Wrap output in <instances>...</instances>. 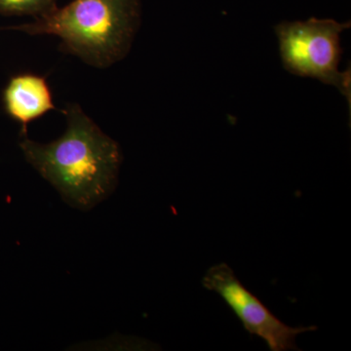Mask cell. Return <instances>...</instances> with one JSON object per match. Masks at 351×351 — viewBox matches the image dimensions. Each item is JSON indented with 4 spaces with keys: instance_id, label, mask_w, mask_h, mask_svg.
<instances>
[{
    "instance_id": "2",
    "label": "cell",
    "mask_w": 351,
    "mask_h": 351,
    "mask_svg": "<svg viewBox=\"0 0 351 351\" xmlns=\"http://www.w3.org/2000/svg\"><path fill=\"white\" fill-rule=\"evenodd\" d=\"M141 13L142 0H73L13 29L31 36H58L63 52L89 66L106 69L128 54Z\"/></svg>"
},
{
    "instance_id": "3",
    "label": "cell",
    "mask_w": 351,
    "mask_h": 351,
    "mask_svg": "<svg viewBox=\"0 0 351 351\" xmlns=\"http://www.w3.org/2000/svg\"><path fill=\"white\" fill-rule=\"evenodd\" d=\"M350 22L311 19L276 25L284 69L293 75L313 77L336 87L351 104V73L339 69L343 49L341 36Z\"/></svg>"
},
{
    "instance_id": "5",
    "label": "cell",
    "mask_w": 351,
    "mask_h": 351,
    "mask_svg": "<svg viewBox=\"0 0 351 351\" xmlns=\"http://www.w3.org/2000/svg\"><path fill=\"white\" fill-rule=\"evenodd\" d=\"M3 101L6 112L21 123L25 134L31 122L56 110L47 80L32 73L13 76L4 90Z\"/></svg>"
},
{
    "instance_id": "4",
    "label": "cell",
    "mask_w": 351,
    "mask_h": 351,
    "mask_svg": "<svg viewBox=\"0 0 351 351\" xmlns=\"http://www.w3.org/2000/svg\"><path fill=\"white\" fill-rule=\"evenodd\" d=\"M203 287L218 294L237 315L251 336L263 339L271 351L299 350L295 339L315 326L291 327L279 319L269 307L245 287L226 263H219L203 276Z\"/></svg>"
},
{
    "instance_id": "6",
    "label": "cell",
    "mask_w": 351,
    "mask_h": 351,
    "mask_svg": "<svg viewBox=\"0 0 351 351\" xmlns=\"http://www.w3.org/2000/svg\"><path fill=\"white\" fill-rule=\"evenodd\" d=\"M56 7L57 0H0V13L3 15H29L36 19Z\"/></svg>"
},
{
    "instance_id": "1",
    "label": "cell",
    "mask_w": 351,
    "mask_h": 351,
    "mask_svg": "<svg viewBox=\"0 0 351 351\" xmlns=\"http://www.w3.org/2000/svg\"><path fill=\"white\" fill-rule=\"evenodd\" d=\"M66 129L49 144L25 138V159L73 206L90 208L114 188L122 161L119 144L76 104L64 110Z\"/></svg>"
}]
</instances>
